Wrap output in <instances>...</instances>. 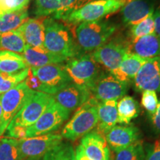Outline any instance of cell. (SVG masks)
I'll list each match as a JSON object with an SVG mask.
<instances>
[{
    "label": "cell",
    "instance_id": "obj_34",
    "mask_svg": "<svg viewBox=\"0 0 160 160\" xmlns=\"http://www.w3.org/2000/svg\"><path fill=\"white\" fill-rule=\"evenodd\" d=\"M31 0H0V17L7 13L27 9Z\"/></svg>",
    "mask_w": 160,
    "mask_h": 160
},
{
    "label": "cell",
    "instance_id": "obj_33",
    "mask_svg": "<svg viewBox=\"0 0 160 160\" xmlns=\"http://www.w3.org/2000/svg\"><path fill=\"white\" fill-rule=\"evenodd\" d=\"M159 102L157 92L145 91L142 93L141 105L148 113L149 117H152L156 113L159 105Z\"/></svg>",
    "mask_w": 160,
    "mask_h": 160
},
{
    "label": "cell",
    "instance_id": "obj_9",
    "mask_svg": "<svg viewBox=\"0 0 160 160\" xmlns=\"http://www.w3.org/2000/svg\"><path fill=\"white\" fill-rule=\"evenodd\" d=\"M71 112L59 105L53 99L36 122L26 128L25 138L48 134L59 129L68 119Z\"/></svg>",
    "mask_w": 160,
    "mask_h": 160
},
{
    "label": "cell",
    "instance_id": "obj_40",
    "mask_svg": "<svg viewBox=\"0 0 160 160\" xmlns=\"http://www.w3.org/2000/svg\"><path fill=\"white\" fill-rule=\"evenodd\" d=\"M128 1H129V0H128Z\"/></svg>",
    "mask_w": 160,
    "mask_h": 160
},
{
    "label": "cell",
    "instance_id": "obj_26",
    "mask_svg": "<svg viewBox=\"0 0 160 160\" xmlns=\"http://www.w3.org/2000/svg\"><path fill=\"white\" fill-rule=\"evenodd\" d=\"M25 41L17 29L0 34V51L22 53L25 51Z\"/></svg>",
    "mask_w": 160,
    "mask_h": 160
},
{
    "label": "cell",
    "instance_id": "obj_3",
    "mask_svg": "<svg viewBox=\"0 0 160 160\" xmlns=\"http://www.w3.org/2000/svg\"><path fill=\"white\" fill-rule=\"evenodd\" d=\"M117 29L118 26L114 23L99 20L78 25L75 34L82 51L91 52L107 42Z\"/></svg>",
    "mask_w": 160,
    "mask_h": 160
},
{
    "label": "cell",
    "instance_id": "obj_27",
    "mask_svg": "<svg viewBox=\"0 0 160 160\" xmlns=\"http://www.w3.org/2000/svg\"><path fill=\"white\" fill-rule=\"evenodd\" d=\"M28 19L27 9L5 13L0 17V34L19 28Z\"/></svg>",
    "mask_w": 160,
    "mask_h": 160
},
{
    "label": "cell",
    "instance_id": "obj_36",
    "mask_svg": "<svg viewBox=\"0 0 160 160\" xmlns=\"http://www.w3.org/2000/svg\"><path fill=\"white\" fill-rule=\"evenodd\" d=\"M150 119H151L152 126L154 131L157 134L160 135V101L159 102L157 111L152 117H150Z\"/></svg>",
    "mask_w": 160,
    "mask_h": 160
},
{
    "label": "cell",
    "instance_id": "obj_24",
    "mask_svg": "<svg viewBox=\"0 0 160 160\" xmlns=\"http://www.w3.org/2000/svg\"><path fill=\"white\" fill-rule=\"evenodd\" d=\"M29 68L22 55L8 51H0V72L14 74Z\"/></svg>",
    "mask_w": 160,
    "mask_h": 160
},
{
    "label": "cell",
    "instance_id": "obj_7",
    "mask_svg": "<svg viewBox=\"0 0 160 160\" xmlns=\"http://www.w3.org/2000/svg\"><path fill=\"white\" fill-rule=\"evenodd\" d=\"M34 91L28 87L25 81L3 94L0 95L2 113L0 119V137L6 131L11 120L31 97Z\"/></svg>",
    "mask_w": 160,
    "mask_h": 160
},
{
    "label": "cell",
    "instance_id": "obj_17",
    "mask_svg": "<svg viewBox=\"0 0 160 160\" xmlns=\"http://www.w3.org/2000/svg\"><path fill=\"white\" fill-rule=\"evenodd\" d=\"M159 0H129L121 9L124 25L131 26L139 23L154 12Z\"/></svg>",
    "mask_w": 160,
    "mask_h": 160
},
{
    "label": "cell",
    "instance_id": "obj_2",
    "mask_svg": "<svg viewBox=\"0 0 160 160\" xmlns=\"http://www.w3.org/2000/svg\"><path fill=\"white\" fill-rule=\"evenodd\" d=\"M98 100L91 99L79 107L64 126L61 135L64 139L76 141L93 131L98 122Z\"/></svg>",
    "mask_w": 160,
    "mask_h": 160
},
{
    "label": "cell",
    "instance_id": "obj_23",
    "mask_svg": "<svg viewBox=\"0 0 160 160\" xmlns=\"http://www.w3.org/2000/svg\"><path fill=\"white\" fill-rule=\"evenodd\" d=\"M140 107L138 102L131 96H124L117 102L118 123L128 125L139 115Z\"/></svg>",
    "mask_w": 160,
    "mask_h": 160
},
{
    "label": "cell",
    "instance_id": "obj_18",
    "mask_svg": "<svg viewBox=\"0 0 160 160\" xmlns=\"http://www.w3.org/2000/svg\"><path fill=\"white\" fill-rule=\"evenodd\" d=\"M79 145L91 160H111L110 150L105 136L97 131H91L84 136Z\"/></svg>",
    "mask_w": 160,
    "mask_h": 160
},
{
    "label": "cell",
    "instance_id": "obj_14",
    "mask_svg": "<svg viewBox=\"0 0 160 160\" xmlns=\"http://www.w3.org/2000/svg\"><path fill=\"white\" fill-rule=\"evenodd\" d=\"M137 91L160 92V57L146 60L134 78Z\"/></svg>",
    "mask_w": 160,
    "mask_h": 160
},
{
    "label": "cell",
    "instance_id": "obj_6",
    "mask_svg": "<svg viewBox=\"0 0 160 160\" xmlns=\"http://www.w3.org/2000/svg\"><path fill=\"white\" fill-rule=\"evenodd\" d=\"M53 100L52 95L34 91L29 99L11 120L6 131L22 128H28L33 125Z\"/></svg>",
    "mask_w": 160,
    "mask_h": 160
},
{
    "label": "cell",
    "instance_id": "obj_25",
    "mask_svg": "<svg viewBox=\"0 0 160 160\" xmlns=\"http://www.w3.org/2000/svg\"><path fill=\"white\" fill-rule=\"evenodd\" d=\"M146 60L147 59L140 57L135 53H127L119 67V72L124 80L129 82L131 79H134Z\"/></svg>",
    "mask_w": 160,
    "mask_h": 160
},
{
    "label": "cell",
    "instance_id": "obj_35",
    "mask_svg": "<svg viewBox=\"0 0 160 160\" xmlns=\"http://www.w3.org/2000/svg\"><path fill=\"white\" fill-rule=\"evenodd\" d=\"M145 160H160V139L147 144L145 147Z\"/></svg>",
    "mask_w": 160,
    "mask_h": 160
},
{
    "label": "cell",
    "instance_id": "obj_22",
    "mask_svg": "<svg viewBox=\"0 0 160 160\" xmlns=\"http://www.w3.org/2000/svg\"><path fill=\"white\" fill-rule=\"evenodd\" d=\"M130 52L145 59L160 57V37L156 33L133 39Z\"/></svg>",
    "mask_w": 160,
    "mask_h": 160
},
{
    "label": "cell",
    "instance_id": "obj_15",
    "mask_svg": "<svg viewBox=\"0 0 160 160\" xmlns=\"http://www.w3.org/2000/svg\"><path fill=\"white\" fill-rule=\"evenodd\" d=\"M91 97V91L88 88L73 82L53 96L59 105L71 113L84 105Z\"/></svg>",
    "mask_w": 160,
    "mask_h": 160
},
{
    "label": "cell",
    "instance_id": "obj_19",
    "mask_svg": "<svg viewBox=\"0 0 160 160\" xmlns=\"http://www.w3.org/2000/svg\"><path fill=\"white\" fill-rule=\"evenodd\" d=\"M23 57L29 68H40L51 64H62L67 58L54 54L45 48H35L26 45Z\"/></svg>",
    "mask_w": 160,
    "mask_h": 160
},
{
    "label": "cell",
    "instance_id": "obj_28",
    "mask_svg": "<svg viewBox=\"0 0 160 160\" xmlns=\"http://www.w3.org/2000/svg\"><path fill=\"white\" fill-rule=\"evenodd\" d=\"M0 160H22L18 139L13 138L0 139Z\"/></svg>",
    "mask_w": 160,
    "mask_h": 160
},
{
    "label": "cell",
    "instance_id": "obj_39",
    "mask_svg": "<svg viewBox=\"0 0 160 160\" xmlns=\"http://www.w3.org/2000/svg\"><path fill=\"white\" fill-rule=\"evenodd\" d=\"M2 113V105H1V102H0V119H1Z\"/></svg>",
    "mask_w": 160,
    "mask_h": 160
},
{
    "label": "cell",
    "instance_id": "obj_32",
    "mask_svg": "<svg viewBox=\"0 0 160 160\" xmlns=\"http://www.w3.org/2000/svg\"><path fill=\"white\" fill-rule=\"evenodd\" d=\"M155 33V23L153 13L142 20L139 23L131 25L130 33L133 39Z\"/></svg>",
    "mask_w": 160,
    "mask_h": 160
},
{
    "label": "cell",
    "instance_id": "obj_38",
    "mask_svg": "<svg viewBox=\"0 0 160 160\" xmlns=\"http://www.w3.org/2000/svg\"><path fill=\"white\" fill-rule=\"evenodd\" d=\"M75 159L76 160H91L84 153L82 148L80 145H78L75 150Z\"/></svg>",
    "mask_w": 160,
    "mask_h": 160
},
{
    "label": "cell",
    "instance_id": "obj_16",
    "mask_svg": "<svg viewBox=\"0 0 160 160\" xmlns=\"http://www.w3.org/2000/svg\"><path fill=\"white\" fill-rule=\"evenodd\" d=\"M105 137L109 147L117 153L140 141L141 133L138 128L133 125H116Z\"/></svg>",
    "mask_w": 160,
    "mask_h": 160
},
{
    "label": "cell",
    "instance_id": "obj_12",
    "mask_svg": "<svg viewBox=\"0 0 160 160\" xmlns=\"http://www.w3.org/2000/svg\"><path fill=\"white\" fill-rule=\"evenodd\" d=\"M93 0H35L33 13L37 17L61 20L71 12Z\"/></svg>",
    "mask_w": 160,
    "mask_h": 160
},
{
    "label": "cell",
    "instance_id": "obj_37",
    "mask_svg": "<svg viewBox=\"0 0 160 160\" xmlns=\"http://www.w3.org/2000/svg\"><path fill=\"white\" fill-rule=\"evenodd\" d=\"M155 23V33L160 37V2L156 7L153 12Z\"/></svg>",
    "mask_w": 160,
    "mask_h": 160
},
{
    "label": "cell",
    "instance_id": "obj_11",
    "mask_svg": "<svg viewBox=\"0 0 160 160\" xmlns=\"http://www.w3.org/2000/svg\"><path fill=\"white\" fill-rule=\"evenodd\" d=\"M128 53H131L129 45L119 40H112L92 52L91 55L98 64L103 65L109 73L114 75L124 57Z\"/></svg>",
    "mask_w": 160,
    "mask_h": 160
},
{
    "label": "cell",
    "instance_id": "obj_10",
    "mask_svg": "<svg viewBox=\"0 0 160 160\" xmlns=\"http://www.w3.org/2000/svg\"><path fill=\"white\" fill-rule=\"evenodd\" d=\"M59 133H48L18 139L22 160H39L48 152L62 142Z\"/></svg>",
    "mask_w": 160,
    "mask_h": 160
},
{
    "label": "cell",
    "instance_id": "obj_5",
    "mask_svg": "<svg viewBox=\"0 0 160 160\" xmlns=\"http://www.w3.org/2000/svg\"><path fill=\"white\" fill-rule=\"evenodd\" d=\"M65 69L73 83L87 88L90 91L102 73L91 53L82 54L68 60Z\"/></svg>",
    "mask_w": 160,
    "mask_h": 160
},
{
    "label": "cell",
    "instance_id": "obj_29",
    "mask_svg": "<svg viewBox=\"0 0 160 160\" xmlns=\"http://www.w3.org/2000/svg\"><path fill=\"white\" fill-rule=\"evenodd\" d=\"M30 68H27L14 74H8L0 72V95L13 88L25 80L28 75Z\"/></svg>",
    "mask_w": 160,
    "mask_h": 160
},
{
    "label": "cell",
    "instance_id": "obj_21",
    "mask_svg": "<svg viewBox=\"0 0 160 160\" xmlns=\"http://www.w3.org/2000/svg\"><path fill=\"white\" fill-rule=\"evenodd\" d=\"M98 122L97 131L105 136L106 133L118 123L117 101H99L97 104Z\"/></svg>",
    "mask_w": 160,
    "mask_h": 160
},
{
    "label": "cell",
    "instance_id": "obj_13",
    "mask_svg": "<svg viewBox=\"0 0 160 160\" xmlns=\"http://www.w3.org/2000/svg\"><path fill=\"white\" fill-rule=\"evenodd\" d=\"M128 82L120 81L111 73H102L91 89L92 97L98 101L117 100L125 96Z\"/></svg>",
    "mask_w": 160,
    "mask_h": 160
},
{
    "label": "cell",
    "instance_id": "obj_31",
    "mask_svg": "<svg viewBox=\"0 0 160 160\" xmlns=\"http://www.w3.org/2000/svg\"><path fill=\"white\" fill-rule=\"evenodd\" d=\"M145 148L141 141L117 152L115 160H145Z\"/></svg>",
    "mask_w": 160,
    "mask_h": 160
},
{
    "label": "cell",
    "instance_id": "obj_4",
    "mask_svg": "<svg viewBox=\"0 0 160 160\" xmlns=\"http://www.w3.org/2000/svg\"><path fill=\"white\" fill-rule=\"evenodd\" d=\"M128 0H93L62 18L64 22L71 25L102 20L117 13Z\"/></svg>",
    "mask_w": 160,
    "mask_h": 160
},
{
    "label": "cell",
    "instance_id": "obj_30",
    "mask_svg": "<svg viewBox=\"0 0 160 160\" xmlns=\"http://www.w3.org/2000/svg\"><path fill=\"white\" fill-rule=\"evenodd\" d=\"M43 160H76L75 151L70 143L61 142L48 152Z\"/></svg>",
    "mask_w": 160,
    "mask_h": 160
},
{
    "label": "cell",
    "instance_id": "obj_20",
    "mask_svg": "<svg viewBox=\"0 0 160 160\" xmlns=\"http://www.w3.org/2000/svg\"><path fill=\"white\" fill-rule=\"evenodd\" d=\"M45 18H28L19 28H17L22 36L26 45L35 48L44 47Z\"/></svg>",
    "mask_w": 160,
    "mask_h": 160
},
{
    "label": "cell",
    "instance_id": "obj_1",
    "mask_svg": "<svg viewBox=\"0 0 160 160\" xmlns=\"http://www.w3.org/2000/svg\"><path fill=\"white\" fill-rule=\"evenodd\" d=\"M44 26V48L46 50L68 59L82 54V49L65 24L51 17H45Z\"/></svg>",
    "mask_w": 160,
    "mask_h": 160
},
{
    "label": "cell",
    "instance_id": "obj_8",
    "mask_svg": "<svg viewBox=\"0 0 160 160\" xmlns=\"http://www.w3.org/2000/svg\"><path fill=\"white\" fill-rule=\"evenodd\" d=\"M30 68L33 75L39 79V92L53 96L73 82L62 64H51Z\"/></svg>",
    "mask_w": 160,
    "mask_h": 160
}]
</instances>
